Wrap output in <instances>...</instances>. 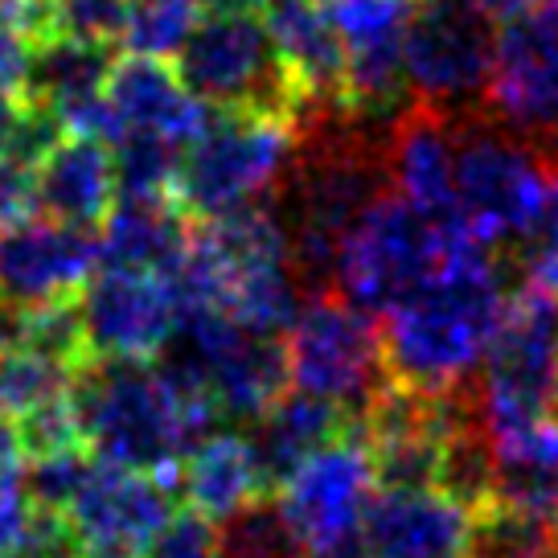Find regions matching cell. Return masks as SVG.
Wrapping results in <instances>:
<instances>
[{
  "label": "cell",
  "instance_id": "1",
  "mask_svg": "<svg viewBox=\"0 0 558 558\" xmlns=\"http://www.w3.org/2000/svg\"><path fill=\"white\" fill-rule=\"evenodd\" d=\"M501 259L506 255L460 263L378 316L390 383L444 395L476 378L509 304Z\"/></svg>",
  "mask_w": 558,
  "mask_h": 558
},
{
  "label": "cell",
  "instance_id": "2",
  "mask_svg": "<svg viewBox=\"0 0 558 558\" xmlns=\"http://www.w3.org/2000/svg\"><path fill=\"white\" fill-rule=\"evenodd\" d=\"M70 402L95 460L132 472L173 476L197 439L214 427V411L177 395L157 362L87 357L74 369Z\"/></svg>",
  "mask_w": 558,
  "mask_h": 558
},
{
  "label": "cell",
  "instance_id": "3",
  "mask_svg": "<svg viewBox=\"0 0 558 558\" xmlns=\"http://www.w3.org/2000/svg\"><path fill=\"white\" fill-rule=\"evenodd\" d=\"M481 255L497 251L481 243L456 209H418L386 190L349 227L337 255V292L369 316H386L423 283Z\"/></svg>",
  "mask_w": 558,
  "mask_h": 558
},
{
  "label": "cell",
  "instance_id": "4",
  "mask_svg": "<svg viewBox=\"0 0 558 558\" xmlns=\"http://www.w3.org/2000/svg\"><path fill=\"white\" fill-rule=\"evenodd\" d=\"M550 193V160L488 107L456 120V214L497 255L530 243Z\"/></svg>",
  "mask_w": 558,
  "mask_h": 558
},
{
  "label": "cell",
  "instance_id": "5",
  "mask_svg": "<svg viewBox=\"0 0 558 558\" xmlns=\"http://www.w3.org/2000/svg\"><path fill=\"white\" fill-rule=\"evenodd\" d=\"M300 123L251 111L209 116L206 132L181 157L173 202L193 222L267 206L296 160Z\"/></svg>",
  "mask_w": 558,
  "mask_h": 558
},
{
  "label": "cell",
  "instance_id": "6",
  "mask_svg": "<svg viewBox=\"0 0 558 558\" xmlns=\"http://www.w3.org/2000/svg\"><path fill=\"white\" fill-rule=\"evenodd\" d=\"M181 83L218 111L300 123L304 104L259 13H209L173 58Z\"/></svg>",
  "mask_w": 558,
  "mask_h": 558
},
{
  "label": "cell",
  "instance_id": "7",
  "mask_svg": "<svg viewBox=\"0 0 558 558\" xmlns=\"http://www.w3.org/2000/svg\"><path fill=\"white\" fill-rule=\"evenodd\" d=\"M283 349H288L292 386L337 402L349 423L366 415L369 402L390 383L378 316L357 308L337 288L313 292L300 304L292 329L283 332Z\"/></svg>",
  "mask_w": 558,
  "mask_h": 558
},
{
  "label": "cell",
  "instance_id": "8",
  "mask_svg": "<svg viewBox=\"0 0 558 558\" xmlns=\"http://www.w3.org/2000/svg\"><path fill=\"white\" fill-rule=\"evenodd\" d=\"M476 402L488 432H513L558 415V296L538 283L518 288L501 329L476 369Z\"/></svg>",
  "mask_w": 558,
  "mask_h": 558
},
{
  "label": "cell",
  "instance_id": "9",
  "mask_svg": "<svg viewBox=\"0 0 558 558\" xmlns=\"http://www.w3.org/2000/svg\"><path fill=\"white\" fill-rule=\"evenodd\" d=\"M497 29L481 0H415L407 29L411 99L444 116H472L488 104Z\"/></svg>",
  "mask_w": 558,
  "mask_h": 558
},
{
  "label": "cell",
  "instance_id": "10",
  "mask_svg": "<svg viewBox=\"0 0 558 558\" xmlns=\"http://www.w3.org/2000/svg\"><path fill=\"white\" fill-rule=\"evenodd\" d=\"M485 107L558 165V0L506 21Z\"/></svg>",
  "mask_w": 558,
  "mask_h": 558
},
{
  "label": "cell",
  "instance_id": "11",
  "mask_svg": "<svg viewBox=\"0 0 558 558\" xmlns=\"http://www.w3.org/2000/svg\"><path fill=\"white\" fill-rule=\"evenodd\" d=\"M345 46V111L357 120H390L411 104L407 29L415 0H320Z\"/></svg>",
  "mask_w": 558,
  "mask_h": 558
},
{
  "label": "cell",
  "instance_id": "12",
  "mask_svg": "<svg viewBox=\"0 0 558 558\" xmlns=\"http://www.w3.org/2000/svg\"><path fill=\"white\" fill-rule=\"evenodd\" d=\"M90 357L153 362L181 320L177 279L132 267H99L78 292Z\"/></svg>",
  "mask_w": 558,
  "mask_h": 558
},
{
  "label": "cell",
  "instance_id": "13",
  "mask_svg": "<svg viewBox=\"0 0 558 558\" xmlns=\"http://www.w3.org/2000/svg\"><path fill=\"white\" fill-rule=\"evenodd\" d=\"M378 493L374 460L357 432L332 439L329 448L308 456L283 485L276 488V501L283 518L292 522L300 542L316 550L357 534L366 522V509Z\"/></svg>",
  "mask_w": 558,
  "mask_h": 558
},
{
  "label": "cell",
  "instance_id": "14",
  "mask_svg": "<svg viewBox=\"0 0 558 558\" xmlns=\"http://www.w3.org/2000/svg\"><path fill=\"white\" fill-rule=\"evenodd\" d=\"M173 509L165 472H132L99 460L66 509V522L83 558H140Z\"/></svg>",
  "mask_w": 558,
  "mask_h": 558
},
{
  "label": "cell",
  "instance_id": "15",
  "mask_svg": "<svg viewBox=\"0 0 558 558\" xmlns=\"http://www.w3.org/2000/svg\"><path fill=\"white\" fill-rule=\"evenodd\" d=\"M99 271V234L58 218H25L0 230V304L13 313L74 300Z\"/></svg>",
  "mask_w": 558,
  "mask_h": 558
},
{
  "label": "cell",
  "instance_id": "16",
  "mask_svg": "<svg viewBox=\"0 0 558 558\" xmlns=\"http://www.w3.org/2000/svg\"><path fill=\"white\" fill-rule=\"evenodd\" d=\"M104 99L111 111V144L123 136H160L177 148H190L214 116L181 83L169 58H148V53H128L111 66Z\"/></svg>",
  "mask_w": 558,
  "mask_h": 558
},
{
  "label": "cell",
  "instance_id": "17",
  "mask_svg": "<svg viewBox=\"0 0 558 558\" xmlns=\"http://www.w3.org/2000/svg\"><path fill=\"white\" fill-rule=\"evenodd\" d=\"M472 509L439 488H378L362 522L374 558H464Z\"/></svg>",
  "mask_w": 558,
  "mask_h": 558
},
{
  "label": "cell",
  "instance_id": "18",
  "mask_svg": "<svg viewBox=\"0 0 558 558\" xmlns=\"http://www.w3.org/2000/svg\"><path fill=\"white\" fill-rule=\"evenodd\" d=\"M390 190L418 209H456V120L436 107L411 104L383 128Z\"/></svg>",
  "mask_w": 558,
  "mask_h": 558
},
{
  "label": "cell",
  "instance_id": "19",
  "mask_svg": "<svg viewBox=\"0 0 558 558\" xmlns=\"http://www.w3.org/2000/svg\"><path fill=\"white\" fill-rule=\"evenodd\" d=\"M37 177V209L46 218H58L66 227L95 230L107 222V214L120 197V173L116 153L99 136L62 132L34 165Z\"/></svg>",
  "mask_w": 558,
  "mask_h": 558
},
{
  "label": "cell",
  "instance_id": "20",
  "mask_svg": "<svg viewBox=\"0 0 558 558\" xmlns=\"http://www.w3.org/2000/svg\"><path fill=\"white\" fill-rule=\"evenodd\" d=\"M267 29L296 83L304 116L345 111V46L320 0H271Z\"/></svg>",
  "mask_w": 558,
  "mask_h": 558
},
{
  "label": "cell",
  "instance_id": "21",
  "mask_svg": "<svg viewBox=\"0 0 558 558\" xmlns=\"http://www.w3.org/2000/svg\"><path fill=\"white\" fill-rule=\"evenodd\" d=\"M193 246V218L173 197H128L120 193L116 206L99 227V267H132L177 279L185 271Z\"/></svg>",
  "mask_w": 558,
  "mask_h": 558
},
{
  "label": "cell",
  "instance_id": "22",
  "mask_svg": "<svg viewBox=\"0 0 558 558\" xmlns=\"http://www.w3.org/2000/svg\"><path fill=\"white\" fill-rule=\"evenodd\" d=\"M353 432L349 415L329 399H316L308 390L288 386L255 423H251V448L259 456V469L267 488L276 493L292 472L316 456L320 448H329L332 439H341Z\"/></svg>",
  "mask_w": 558,
  "mask_h": 558
},
{
  "label": "cell",
  "instance_id": "23",
  "mask_svg": "<svg viewBox=\"0 0 558 558\" xmlns=\"http://www.w3.org/2000/svg\"><path fill=\"white\" fill-rule=\"evenodd\" d=\"M181 488L190 506L214 522H227L251 501L271 497L246 432H209L206 439H197L193 452L181 460Z\"/></svg>",
  "mask_w": 558,
  "mask_h": 558
},
{
  "label": "cell",
  "instance_id": "24",
  "mask_svg": "<svg viewBox=\"0 0 558 558\" xmlns=\"http://www.w3.org/2000/svg\"><path fill=\"white\" fill-rule=\"evenodd\" d=\"M493 501L558 525V415L493 432Z\"/></svg>",
  "mask_w": 558,
  "mask_h": 558
},
{
  "label": "cell",
  "instance_id": "25",
  "mask_svg": "<svg viewBox=\"0 0 558 558\" xmlns=\"http://www.w3.org/2000/svg\"><path fill=\"white\" fill-rule=\"evenodd\" d=\"M74 362L58 357L50 349H37L29 341H9L0 345V415L25 418L66 399L74 383Z\"/></svg>",
  "mask_w": 558,
  "mask_h": 558
},
{
  "label": "cell",
  "instance_id": "26",
  "mask_svg": "<svg viewBox=\"0 0 558 558\" xmlns=\"http://www.w3.org/2000/svg\"><path fill=\"white\" fill-rule=\"evenodd\" d=\"M558 542V525L530 509L488 501L472 513L469 550L464 558H550Z\"/></svg>",
  "mask_w": 558,
  "mask_h": 558
},
{
  "label": "cell",
  "instance_id": "27",
  "mask_svg": "<svg viewBox=\"0 0 558 558\" xmlns=\"http://www.w3.org/2000/svg\"><path fill=\"white\" fill-rule=\"evenodd\" d=\"M214 558H308V546L300 542L271 493L222 522Z\"/></svg>",
  "mask_w": 558,
  "mask_h": 558
},
{
  "label": "cell",
  "instance_id": "28",
  "mask_svg": "<svg viewBox=\"0 0 558 558\" xmlns=\"http://www.w3.org/2000/svg\"><path fill=\"white\" fill-rule=\"evenodd\" d=\"M206 0H128V53L148 58H177L185 37L197 29Z\"/></svg>",
  "mask_w": 558,
  "mask_h": 558
},
{
  "label": "cell",
  "instance_id": "29",
  "mask_svg": "<svg viewBox=\"0 0 558 558\" xmlns=\"http://www.w3.org/2000/svg\"><path fill=\"white\" fill-rule=\"evenodd\" d=\"M95 464L99 460H95V452H90L87 444H74V448L29 456L25 469H21V481H25V493H29L34 509L66 518V509L74 506V497L90 481Z\"/></svg>",
  "mask_w": 558,
  "mask_h": 558
},
{
  "label": "cell",
  "instance_id": "30",
  "mask_svg": "<svg viewBox=\"0 0 558 558\" xmlns=\"http://www.w3.org/2000/svg\"><path fill=\"white\" fill-rule=\"evenodd\" d=\"M218 555V530L214 518H206L202 509L177 506L169 513V522L160 525L153 542L144 546L140 558H214Z\"/></svg>",
  "mask_w": 558,
  "mask_h": 558
},
{
  "label": "cell",
  "instance_id": "31",
  "mask_svg": "<svg viewBox=\"0 0 558 558\" xmlns=\"http://www.w3.org/2000/svg\"><path fill=\"white\" fill-rule=\"evenodd\" d=\"M53 29L66 37H83V41L116 46L128 29V0H58Z\"/></svg>",
  "mask_w": 558,
  "mask_h": 558
},
{
  "label": "cell",
  "instance_id": "32",
  "mask_svg": "<svg viewBox=\"0 0 558 558\" xmlns=\"http://www.w3.org/2000/svg\"><path fill=\"white\" fill-rule=\"evenodd\" d=\"M525 251V271H530V283H538L546 292L558 296V165H550V193H546V206H542V218Z\"/></svg>",
  "mask_w": 558,
  "mask_h": 558
},
{
  "label": "cell",
  "instance_id": "33",
  "mask_svg": "<svg viewBox=\"0 0 558 558\" xmlns=\"http://www.w3.org/2000/svg\"><path fill=\"white\" fill-rule=\"evenodd\" d=\"M37 209L34 165L21 157H0V230L17 227Z\"/></svg>",
  "mask_w": 558,
  "mask_h": 558
},
{
  "label": "cell",
  "instance_id": "34",
  "mask_svg": "<svg viewBox=\"0 0 558 558\" xmlns=\"http://www.w3.org/2000/svg\"><path fill=\"white\" fill-rule=\"evenodd\" d=\"M34 518L37 509L29 501V493H25L21 472L0 476V558L9 555V550H17V546H25L29 530H34Z\"/></svg>",
  "mask_w": 558,
  "mask_h": 558
},
{
  "label": "cell",
  "instance_id": "35",
  "mask_svg": "<svg viewBox=\"0 0 558 558\" xmlns=\"http://www.w3.org/2000/svg\"><path fill=\"white\" fill-rule=\"evenodd\" d=\"M29 53H34V41L0 17V95H9V99H25Z\"/></svg>",
  "mask_w": 558,
  "mask_h": 558
},
{
  "label": "cell",
  "instance_id": "36",
  "mask_svg": "<svg viewBox=\"0 0 558 558\" xmlns=\"http://www.w3.org/2000/svg\"><path fill=\"white\" fill-rule=\"evenodd\" d=\"M25 469V439H21L17 418L0 415V476Z\"/></svg>",
  "mask_w": 558,
  "mask_h": 558
},
{
  "label": "cell",
  "instance_id": "37",
  "mask_svg": "<svg viewBox=\"0 0 558 558\" xmlns=\"http://www.w3.org/2000/svg\"><path fill=\"white\" fill-rule=\"evenodd\" d=\"M21 120H25V99H9V95H0V157H9V153H13Z\"/></svg>",
  "mask_w": 558,
  "mask_h": 558
},
{
  "label": "cell",
  "instance_id": "38",
  "mask_svg": "<svg viewBox=\"0 0 558 558\" xmlns=\"http://www.w3.org/2000/svg\"><path fill=\"white\" fill-rule=\"evenodd\" d=\"M308 558H374V550H369V542L362 538V530H357V534H349V538H341V542H329V546L308 550Z\"/></svg>",
  "mask_w": 558,
  "mask_h": 558
},
{
  "label": "cell",
  "instance_id": "39",
  "mask_svg": "<svg viewBox=\"0 0 558 558\" xmlns=\"http://www.w3.org/2000/svg\"><path fill=\"white\" fill-rule=\"evenodd\" d=\"M534 4H546V0H481V9H485L493 21H509L525 13V9H534Z\"/></svg>",
  "mask_w": 558,
  "mask_h": 558
},
{
  "label": "cell",
  "instance_id": "40",
  "mask_svg": "<svg viewBox=\"0 0 558 558\" xmlns=\"http://www.w3.org/2000/svg\"><path fill=\"white\" fill-rule=\"evenodd\" d=\"M271 0H206L209 13H267Z\"/></svg>",
  "mask_w": 558,
  "mask_h": 558
},
{
  "label": "cell",
  "instance_id": "41",
  "mask_svg": "<svg viewBox=\"0 0 558 558\" xmlns=\"http://www.w3.org/2000/svg\"><path fill=\"white\" fill-rule=\"evenodd\" d=\"M550 558H558V542H555V555H550Z\"/></svg>",
  "mask_w": 558,
  "mask_h": 558
},
{
  "label": "cell",
  "instance_id": "42",
  "mask_svg": "<svg viewBox=\"0 0 558 558\" xmlns=\"http://www.w3.org/2000/svg\"><path fill=\"white\" fill-rule=\"evenodd\" d=\"M50 4H58V0H50Z\"/></svg>",
  "mask_w": 558,
  "mask_h": 558
}]
</instances>
